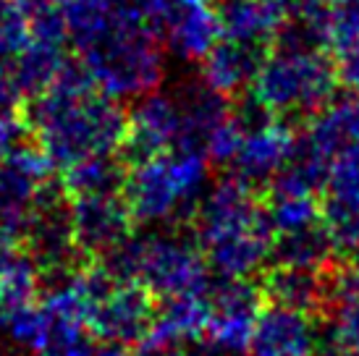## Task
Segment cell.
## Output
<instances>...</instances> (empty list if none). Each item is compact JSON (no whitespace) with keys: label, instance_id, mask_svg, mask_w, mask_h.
I'll list each match as a JSON object with an SVG mask.
<instances>
[{"label":"cell","instance_id":"obj_9","mask_svg":"<svg viewBox=\"0 0 359 356\" xmlns=\"http://www.w3.org/2000/svg\"><path fill=\"white\" fill-rule=\"evenodd\" d=\"M55 168L32 139H24L0 158V223L21 238L37 194Z\"/></svg>","mask_w":359,"mask_h":356},{"label":"cell","instance_id":"obj_25","mask_svg":"<svg viewBox=\"0 0 359 356\" xmlns=\"http://www.w3.org/2000/svg\"><path fill=\"white\" fill-rule=\"evenodd\" d=\"M218 11L223 37L262 48H270V40L283 21L280 11L270 0H233L229 6H220Z\"/></svg>","mask_w":359,"mask_h":356},{"label":"cell","instance_id":"obj_30","mask_svg":"<svg viewBox=\"0 0 359 356\" xmlns=\"http://www.w3.org/2000/svg\"><path fill=\"white\" fill-rule=\"evenodd\" d=\"M244 134L247 131L241 129V123L233 118V113H229L223 121H218L215 129L210 131L208 139H205V158H208V163L231 165L236 152H239L241 142H244Z\"/></svg>","mask_w":359,"mask_h":356},{"label":"cell","instance_id":"obj_13","mask_svg":"<svg viewBox=\"0 0 359 356\" xmlns=\"http://www.w3.org/2000/svg\"><path fill=\"white\" fill-rule=\"evenodd\" d=\"M208 291L173 294V296L158 299L150 333H147V338L137 348L152 351V354L158 356L173 354L176 348H184L194 343V341H200L202 333H205V325H208Z\"/></svg>","mask_w":359,"mask_h":356},{"label":"cell","instance_id":"obj_26","mask_svg":"<svg viewBox=\"0 0 359 356\" xmlns=\"http://www.w3.org/2000/svg\"><path fill=\"white\" fill-rule=\"evenodd\" d=\"M262 218L273 231V236L289 233L297 228H307L323 220V207L315 194H294V191H265Z\"/></svg>","mask_w":359,"mask_h":356},{"label":"cell","instance_id":"obj_6","mask_svg":"<svg viewBox=\"0 0 359 356\" xmlns=\"http://www.w3.org/2000/svg\"><path fill=\"white\" fill-rule=\"evenodd\" d=\"M210 317L202 343L215 356H247L252 330L262 312V291L250 278H212L208 288Z\"/></svg>","mask_w":359,"mask_h":356},{"label":"cell","instance_id":"obj_24","mask_svg":"<svg viewBox=\"0 0 359 356\" xmlns=\"http://www.w3.org/2000/svg\"><path fill=\"white\" fill-rule=\"evenodd\" d=\"M333 262H336V247H333L328 228L323 226V220L307 228L289 231V233H278V236H273V244H270L268 265L325 270Z\"/></svg>","mask_w":359,"mask_h":356},{"label":"cell","instance_id":"obj_31","mask_svg":"<svg viewBox=\"0 0 359 356\" xmlns=\"http://www.w3.org/2000/svg\"><path fill=\"white\" fill-rule=\"evenodd\" d=\"M29 42V19L13 0H0V58L8 60Z\"/></svg>","mask_w":359,"mask_h":356},{"label":"cell","instance_id":"obj_27","mask_svg":"<svg viewBox=\"0 0 359 356\" xmlns=\"http://www.w3.org/2000/svg\"><path fill=\"white\" fill-rule=\"evenodd\" d=\"M40 273L29 254L19 249L13 257L0 267V320L19 307L34 304L40 299Z\"/></svg>","mask_w":359,"mask_h":356},{"label":"cell","instance_id":"obj_8","mask_svg":"<svg viewBox=\"0 0 359 356\" xmlns=\"http://www.w3.org/2000/svg\"><path fill=\"white\" fill-rule=\"evenodd\" d=\"M147 21L184 60H200L223 34L212 0H152Z\"/></svg>","mask_w":359,"mask_h":356},{"label":"cell","instance_id":"obj_34","mask_svg":"<svg viewBox=\"0 0 359 356\" xmlns=\"http://www.w3.org/2000/svg\"><path fill=\"white\" fill-rule=\"evenodd\" d=\"M346 259H349V265L359 273V241L354 244V249H351L349 254H346Z\"/></svg>","mask_w":359,"mask_h":356},{"label":"cell","instance_id":"obj_29","mask_svg":"<svg viewBox=\"0 0 359 356\" xmlns=\"http://www.w3.org/2000/svg\"><path fill=\"white\" fill-rule=\"evenodd\" d=\"M323 191H328L325 205H336V207L357 210L359 212V147H351L333 158L328 184Z\"/></svg>","mask_w":359,"mask_h":356},{"label":"cell","instance_id":"obj_19","mask_svg":"<svg viewBox=\"0 0 359 356\" xmlns=\"http://www.w3.org/2000/svg\"><path fill=\"white\" fill-rule=\"evenodd\" d=\"M302 131L330 158L359 147V89H346L344 95L336 92L333 100L325 108H320Z\"/></svg>","mask_w":359,"mask_h":356},{"label":"cell","instance_id":"obj_28","mask_svg":"<svg viewBox=\"0 0 359 356\" xmlns=\"http://www.w3.org/2000/svg\"><path fill=\"white\" fill-rule=\"evenodd\" d=\"M0 325L6 327L8 338L16 346L27 348L40 354L42 348L48 346V336H50V320L45 315V309L40 307V299L34 304L19 307L8 312V315L0 320Z\"/></svg>","mask_w":359,"mask_h":356},{"label":"cell","instance_id":"obj_2","mask_svg":"<svg viewBox=\"0 0 359 356\" xmlns=\"http://www.w3.org/2000/svg\"><path fill=\"white\" fill-rule=\"evenodd\" d=\"M81 66L102 95L137 100L165 76L158 32L134 13H118L95 37L76 48Z\"/></svg>","mask_w":359,"mask_h":356},{"label":"cell","instance_id":"obj_22","mask_svg":"<svg viewBox=\"0 0 359 356\" xmlns=\"http://www.w3.org/2000/svg\"><path fill=\"white\" fill-rule=\"evenodd\" d=\"M129 165L123 163L118 152L90 155L76 160L74 165L58 170L60 186L66 197H92V194H121L126 184Z\"/></svg>","mask_w":359,"mask_h":356},{"label":"cell","instance_id":"obj_23","mask_svg":"<svg viewBox=\"0 0 359 356\" xmlns=\"http://www.w3.org/2000/svg\"><path fill=\"white\" fill-rule=\"evenodd\" d=\"M63 63H66L63 45L29 37V42L13 58L6 60V69H8L13 87L21 92V97L29 100L34 95H40L42 89L50 87Z\"/></svg>","mask_w":359,"mask_h":356},{"label":"cell","instance_id":"obj_16","mask_svg":"<svg viewBox=\"0 0 359 356\" xmlns=\"http://www.w3.org/2000/svg\"><path fill=\"white\" fill-rule=\"evenodd\" d=\"M265 53L268 48L262 45H250L220 34V40L200 58V79L229 100L236 97L239 92L252 87Z\"/></svg>","mask_w":359,"mask_h":356},{"label":"cell","instance_id":"obj_15","mask_svg":"<svg viewBox=\"0 0 359 356\" xmlns=\"http://www.w3.org/2000/svg\"><path fill=\"white\" fill-rule=\"evenodd\" d=\"M294 137H297L294 126L280 118L262 129L247 131L236 158L231 163L233 176H239L255 191H265V186L289 158Z\"/></svg>","mask_w":359,"mask_h":356},{"label":"cell","instance_id":"obj_32","mask_svg":"<svg viewBox=\"0 0 359 356\" xmlns=\"http://www.w3.org/2000/svg\"><path fill=\"white\" fill-rule=\"evenodd\" d=\"M315 356H359V348H351L346 343H339V341H330L325 346H318Z\"/></svg>","mask_w":359,"mask_h":356},{"label":"cell","instance_id":"obj_37","mask_svg":"<svg viewBox=\"0 0 359 356\" xmlns=\"http://www.w3.org/2000/svg\"><path fill=\"white\" fill-rule=\"evenodd\" d=\"M0 356H3V346H0Z\"/></svg>","mask_w":359,"mask_h":356},{"label":"cell","instance_id":"obj_10","mask_svg":"<svg viewBox=\"0 0 359 356\" xmlns=\"http://www.w3.org/2000/svg\"><path fill=\"white\" fill-rule=\"evenodd\" d=\"M179 142V105L173 95H163L152 89L134 100L129 110L126 137L121 142L118 155L126 165L142 163L147 158L163 155Z\"/></svg>","mask_w":359,"mask_h":356},{"label":"cell","instance_id":"obj_3","mask_svg":"<svg viewBox=\"0 0 359 356\" xmlns=\"http://www.w3.org/2000/svg\"><path fill=\"white\" fill-rule=\"evenodd\" d=\"M210 163L202 152L168 149L163 155L129 165L121 197L134 226L176 223L189 228L208 189Z\"/></svg>","mask_w":359,"mask_h":356},{"label":"cell","instance_id":"obj_33","mask_svg":"<svg viewBox=\"0 0 359 356\" xmlns=\"http://www.w3.org/2000/svg\"><path fill=\"white\" fill-rule=\"evenodd\" d=\"M129 3L134 6V8H140L142 13H144V19L150 16V3H152V0H129ZM147 24H150V21H147Z\"/></svg>","mask_w":359,"mask_h":356},{"label":"cell","instance_id":"obj_35","mask_svg":"<svg viewBox=\"0 0 359 356\" xmlns=\"http://www.w3.org/2000/svg\"><path fill=\"white\" fill-rule=\"evenodd\" d=\"M212 3H215V6L220 8V6H229V3H233V0H212Z\"/></svg>","mask_w":359,"mask_h":356},{"label":"cell","instance_id":"obj_11","mask_svg":"<svg viewBox=\"0 0 359 356\" xmlns=\"http://www.w3.org/2000/svg\"><path fill=\"white\" fill-rule=\"evenodd\" d=\"M71 233L87 257L97 259L134 233V220L121 194L69 199Z\"/></svg>","mask_w":359,"mask_h":356},{"label":"cell","instance_id":"obj_20","mask_svg":"<svg viewBox=\"0 0 359 356\" xmlns=\"http://www.w3.org/2000/svg\"><path fill=\"white\" fill-rule=\"evenodd\" d=\"M328 288L323 312L330 317V338L359 348V273L351 265H333L325 270Z\"/></svg>","mask_w":359,"mask_h":356},{"label":"cell","instance_id":"obj_18","mask_svg":"<svg viewBox=\"0 0 359 356\" xmlns=\"http://www.w3.org/2000/svg\"><path fill=\"white\" fill-rule=\"evenodd\" d=\"M179 105V142L173 149H191L205 155V139L215 123L231 113V100L205 81H187L173 95Z\"/></svg>","mask_w":359,"mask_h":356},{"label":"cell","instance_id":"obj_4","mask_svg":"<svg viewBox=\"0 0 359 356\" xmlns=\"http://www.w3.org/2000/svg\"><path fill=\"white\" fill-rule=\"evenodd\" d=\"M100 259L116 280H137L155 299L208 291L210 286V267L189 233H131Z\"/></svg>","mask_w":359,"mask_h":356},{"label":"cell","instance_id":"obj_36","mask_svg":"<svg viewBox=\"0 0 359 356\" xmlns=\"http://www.w3.org/2000/svg\"><path fill=\"white\" fill-rule=\"evenodd\" d=\"M325 3H339V0H325Z\"/></svg>","mask_w":359,"mask_h":356},{"label":"cell","instance_id":"obj_21","mask_svg":"<svg viewBox=\"0 0 359 356\" xmlns=\"http://www.w3.org/2000/svg\"><path fill=\"white\" fill-rule=\"evenodd\" d=\"M328 55L344 89H359V0H339L328 16Z\"/></svg>","mask_w":359,"mask_h":356},{"label":"cell","instance_id":"obj_1","mask_svg":"<svg viewBox=\"0 0 359 356\" xmlns=\"http://www.w3.org/2000/svg\"><path fill=\"white\" fill-rule=\"evenodd\" d=\"M21 118L53 168L63 170L90 155L118 152L129 110L95 87L81 60L66 58L50 87L24 100Z\"/></svg>","mask_w":359,"mask_h":356},{"label":"cell","instance_id":"obj_7","mask_svg":"<svg viewBox=\"0 0 359 356\" xmlns=\"http://www.w3.org/2000/svg\"><path fill=\"white\" fill-rule=\"evenodd\" d=\"M158 299L137 280H116L90 309L87 333L95 341L137 348L155 320Z\"/></svg>","mask_w":359,"mask_h":356},{"label":"cell","instance_id":"obj_17","mask_svg":"<svg viewBox=\"0 0 359 356\" xmlns=\"http://www.w3.org/2000/svg\"><path fill=\"white\" fill-rule=\"evenodd\" d=\"M325 270L294 265H265L257 286L268 304L315 315V312H323V304H325V288H328Z\"/></svg>","mask_w":359,"mask_h":356},{"label":"cell","instance_id":"obj_12","mask_svg":"<svg viewBox=\"0 0 359 356\" xmlns=\"http://www.w3.org/2000/svg\"><path fill=\"white\" fill-rule=\"evenodd\" d=\"M205 262L215 278H252L268 265L273 231L265 218L197 238Z\"/></svg>","mask_w":359,"mask_h":356},{"label":"cell","instance_id":"obj_5","mask_svg":"<svg viewBox=\"0 0 359 356\" xmlns=\"http://www.w3.org/2000/svg\"><path fill=\"white\" fill-rule=\"evenodd\" d=\"M328 50L268 48L252 89L280 121L304 126L339 92Z\"/></svg>","mask_w":359,"mask_h":356},{"label":"cell","instance_id":"obj_14","mask_svg":"<svg viewBox=\"0 0 359 356\" xmlns=\"http://www.w3.org/2000/svg\"><path fill=\"white\" fill-rule=\"evenodd\" d=\"M318 346L312 315L270 304L257 315L247 356H315Z\"/></svg>","mask_w":359,"mask_h":356}]
</instances>
